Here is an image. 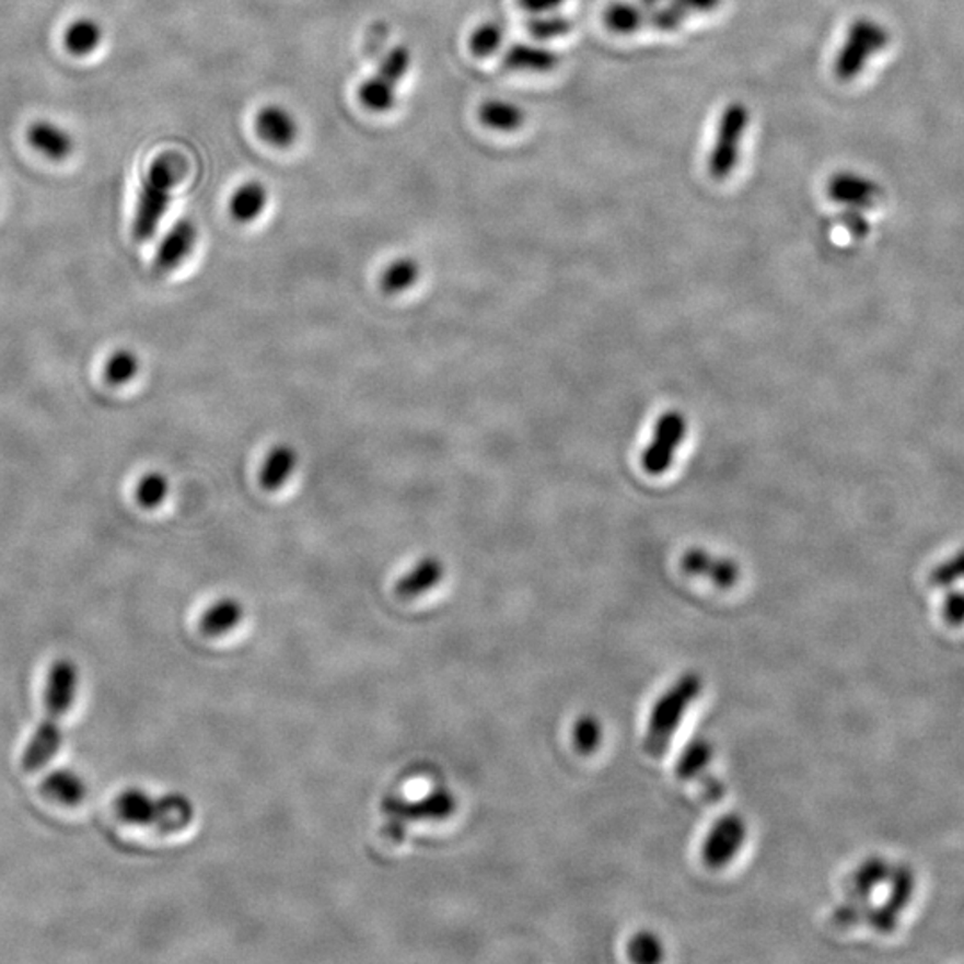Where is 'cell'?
Segmentation results:
<instances>
[{"instance_id":"e575fe53","label":"cell","mask_w":964,"mask_h":964,"mask_svg":"<svg viewBox=\"0 0 964 964\" xmlns=\"http://www.w3.org/2000/svg\"><path fill=\"white\" fill-rule=\"evenodd\" d=\"M841 220H844L845 228H847L856 237L867 236L868 231H870V225H868L864 214L861 213V209H845L844 214H841Z\"/></svg>"},{"instance_id":"484cf974","label":"cell","mask_w":964,"mask_h":964,"mask_svg":"<svg viewBox=\"0 0 964 964\" xmlns=\"http://www.w3.org/2000/svg\"><path fill=\"white\" fill-rule=\"evenodd\" d=\"M573 30L572 20L567 19L559 13H542L534 15L529 20L527 31L534 39L538 42H550V39L562 38Z\"/></svg>"},{"instance_id":"ffe728a7","label":"cell","mask_w":964,"mask_h":964,"mask_svg":"<svg viewBox=\"0 0 964 964\" xmlns=\"http://www.w3.org/2000/svg\"><path fill=\"white\" fill-rule=\"evenodd\" d=\"M243 606L236 599H222L214 602L200 618L204 635L220 636L233 630L242 622Z\"/></svg>"},{"instance_id":"8fae6325","label":"cell","mask_w":964,"mask_h":964,"mask_svg":"<svg viewBox=\"0 0 964 964\" xmlns=\"http://www.w3.org/2000/svg\"><path fill=\"white\" fill-rule=\"evenodd\" d=\"M195 243H197V229L194 223L189 220H181L175 223L158 248L154 270L158 274H169V271L179 268L194 251Z\"/></svg>"},{"instance_id":"8992f818","label":"cell","mask_w":964,"mask_h":964,"mask_svg":"<svg viewBox=\"0 0 964 964\" xmlns=\"http://www.w3.org/2000/svg\"><path fill=\"white\" fill-rule=\"evenodd\" d=\"M751 124V112L743 102H731L718 121L717 140L709 152L708 170L712 179L731 177L740 161V149Z\"/></svg>"},{"instance_id":"f1b7e54d","label":"cell","mask_w":964,"mask_h":964,"mask_svg":"<svg viewBox=\"0 0 964 964\" xmlns=\"http://www.w3.org/2000/svg\"><path fill=\"white\" fill-rule=\"evenodd\" d=\"M602 723L592 715L581 717L573 728V745L581 754H593L602 745Z\"/></svg>"},{"instance_id":"d590c367","label":"cell","mask_w":964,"mask_h":964,"mask_svg":"<svg viewBox=\"0 0 964 964\" xmlns=\"http://www.w3.org/2000/svg\"><path fill=\"white\" fill-rule=\"evenodd\" d=\"M516 2H519L520 10H524L525 13L542 15V13L558 10L565 0H516Z\"/></svg>"},{"instance_id":"52a82bcc","label":"cell","mask_w":964,"mask_h":964,"mask_svg":"<svg viewBox=\"0 0 964 964\" xmlns=\"http://www.w3.org/2000/svg\"><path fill=\"white\" fill-rule=\"evenodd\" d=\"M686 431H688V423L681 413H664L663 417L655 422L654 438L641 457L643 471L649 475H661L669 471L674 463L675 452L686 437Z\"/></svg>"},{"instance_id":"d4e9b609","label":"cell","mask_w":964,"mask_h":964,"mask_svg":"<svg viewBox=\"0 0 964 964\" xmlns=\"http://www.w3.org/2000/svg\"><path fill=\"white\" fill-rule=\"evenodd\" d=\"M715 757L711 743L704 737H697L684 748L677 762V776L681 779H702L706 768Z\"/></svg>"},{"instance_id":"7a4b0ae2","label":"cell","mask_w":964,"mask_h":964,"mask_svg":"<svg viewBox=\"0 0 964 964\" xmlns=\"http://www.w3.org/2000/svg\"><path fill=\"white\" fill-rule=\"evenodd\" d=\"M185 161L177 154H161L155 158L146 179L141 183L138 206H136L135 237L138 242H147L154 236L165 217L172 199V189L185 175Z\"/></svg>"},{"instance_id":"2e32d148","label":"cell","mask_w":964,"mask_h":964,"mask_svg":"<svg viewBox=\"0 0 964 964\" xmlns=\"http://www.w3.org/2000/svg\"><path fill=\"white\" fill-rule=\"evenodd\" d=\"M27 140L36 151L47 155L49 160L61 161L72 154L73 141L61 127L50 121H38L27 132Z\"/></svg>"},{"instance_id":"1f68e13d","label":"cell","mask_w":964,"mask_h":964,"mask_svg":"<svg viewBox=\"0 0 964 964\" xmlns=\"http://www.w3.org/2000/svg\"><path fill=\"white\" fill-rule=\"evenodd\" d=\"M138 369H140L138 358L132 352L120 350V352L107 359L104 373H106L107 383L120 386V384L129 383L138 373Z\"/></svg>"},{"instance_id":"cb8c5ba5","label":"cell","mask_w":964,"mask_h":964,"mask_svg":"<svg viewBox=\"0 0 964 964\" xmlns=\"http://www.w3.org/2000/svg\"><path fill=\"white\" fill-rule=\"evenodd\" d=\"M65 47L73 56H88L102 42L101 25L92 19H79L65 31Z\"/></svg>"},{"instance_id":"ba28073f","label":"cell","mask_w":964,"mask_h":964,"mask_svg":"<svg viewBox=\"0 0 964 964\" xmlns=\"http://www.w3.org/2000/svg\"><path fill=\"white\" fill-rule=\"evenodd\" d=\"M746 841L745 820L737 814H725L712 825L702 845L704 863L720 870L736 858Z\"/></svg>"},{"instance_id":"30bf717a","label":"cell","mask_w":964,"mask_h":964,"mask_svg":"<svg viewBox=\"0 0 964 964\" xmlns=\"http://www.w3.org/2000/svg\"><path fill=\"white\" fill-rule=\"evenodd\" d=\"M681 567L688 576L706 577L718 588H732L740 579V568L736 562L711 556L704 548H692L684 554Z\"/></svg>"},{"instance_id":"4dcf8cb0","label":"cell","mask_w":964,"mask_h":964,"mask_svg":"<svg viewBox=\"0 0 964 964\" xmlns=\"http://www.w3.org/2000/svg\"><path fill=\"white\" fill-rule=\"evenodd\" d=\"M686 16L688 13L681 5L675 4L674 0H670V2L650 8L647 13V24L652 25L654 30L670 33V31H677L684 24Z\"/></svg>"},{"instance_id":"3957f363","label":"cell","mask_w":964,"mask_h":964,"mask_svg":"<svg viewBox=\"0 0 964 964\" xmlns=\"http://www.w3.org/2000/svg\"><path fill=\"white\" fill-rule=\"evenodd\" d=\"M115 810L126 824L155 827L163 833L185 829L194 818V805L179 793L154 797L138 788L121 791L115 800Z\"/></svg>"},{"instance_id":"ac0fdd59","label":"cell","mask_w":964,"mask_h":964,"mask_svg":"<svg viewBox=\"0 0 964 964\" xmlns=\"http://www.w3.org/2000/svg\"><path fill=\"white\" fill-rule=\"evenodd\" d=\"M479 120L483 121V126L490 127L493 131L513 132L524 126L525 113L514 102L491 98L483 102V106L479 107Z\"/></svg>"},{"instance_id":"8d00e7d4","label":"cell","mask_w":964,"mask_h":964,"mask_svg":"<svg viewBox=\"0 0 964 964\" xmlns=\"http://www.w3.org/2000/svg\"><path fill=\"white\" fill-rule=\"evenodd\" d=\"M688 15L692 13H709L717 10L722 0H674Z\"/></svg>"},{"instance_id":"7402d4cb","label":"cell","mask_w":964,"mask_h":964,"mask_svg":"<svg viewBox=\"0 0 964 964\" xmlns=\"http://www.w3.org/2000/svg\"><path fill=\"white\" fill-rule=\"evenodd\" d=\"M420 279V265L413 257H398L384 268L379 279L381 290L388 295H398L417 284Z\"/></svg>"},{"instance_id":"4316f807","label":"cell","mask_w":964,"mask_h":964,"mask_svg":"<svg viewBox=\"0 0 964 964\" xmlns=\"http://www.w3.org/2000/svg\"><path fill=\"white\" fill-rule=\"evenodd\" d=\"M504 27L497 22H486L474 31L471 50L477 58H490L504 44Z\"/></svg>"},{"instance_id":"f546056e","label":"cell","mask_w":964,"mask_h":964,"mask_svg":"<svg viewBox=\"0 0 964 964\" xmlns=\"http://www.w3.org/2000/svg\"><path fill=\"white\" fill-rule=\"evenodd\" d=\"M627 954L635 963H655L663 960L664 949L658 936L652 932H638L629 941Z\"/></svg>"},{"instance_id":"ab89813d","label":"cell","mask_w":964,"mask_h":964,"mask_svg":"<svg viewBox=\"0 0 964 964\" xmlns=\"http://www.w3.org/2000/svg\"><path fill=\"white\" fill-rule=\"evenodd\" d=\"M663 2H666V0H640V4L647 8V10L654 8V5L663 4Z\"/></svg>"},{"instance_id":"f35d334b","label":"cell","mask_w":964,"mask_h":964,"mask_svg":"<svg viewBox=\"0 0 964 964\" xmlns=\"http://www.w3.org/2000/svg\"><path fill=\"white\" fill-rule=\"evenodd\" d=\"M946 618H949L950 624H961V620L964 618V596L963 595H952L946 602L945 609Z\"/></svg>"},{"instance_id":"44dd1931","label":"cell","mask_w":964,"mask_h":964,"mask_svg":"<svg viewBox=\"0 0 964 964\" xmlns=\"http://www.w3.org/2000/svg\"><path fill=\"white\" fill-rule=\"evenodd\" d=\"M647 8L635 2L618 0L604 11V24L616 34H632L647 24Z\"/></svg>"},{"instance_id":"9a60e30c","label":"cell","mask_w":964,"mask_h":964,"mask_svg":"<svg viewBox=\"0 0 964 964\" xmlns=\"http://www.w3.org/2000/svg\"><path fill=\"white\" fill-rule=\"evenodd\" d=\"M297 468V452L293 446L281 443L270 449L259 471V486L265 491H277L287 485Z\"/></svg>"},{"instance_id":"5bb4252c","label":"cell","mask_w":964,"mask_h":964,"mask_svg":"<svg viewBox=\"0 0 964 964\" xmlns=\"http://www.w3.org/2000/svg\"><path fill=\"white\" fill-rule=\"evenodd\" d=\"M558 65V54L542 45L514 44L504 54V67L516 72H550Z\"/></svg>"},{"instance_id":"4fadbf2b","label":"cell","mask_w":964,"mask_h":964,"mask_svg":"<svg viewBox=\"0 0 964 964\" xmlns=\"http://www.w3.org/2000/svg\"><path fill=\"white\" fill-rule=\"evenodd\" d=\"M445 576V567L443 562L432 556L420 559L415 567L400 577L397 582V595L403 599H417L423 593L431 592L432 588L440 584L441 579Z\"/></svg>"},{"instance_id":"83f0119b","label":"cell","mask_w":964,"mask_h":964,"mask_svg":"<svg viewBox=\"0 0 964 964\" xmlns=\"http://www.w3.org/2000/svg\"><path fill=\"white\" fill-rule=\"evenodd\" d=\"M169 495V480L160 472L143 475L136 486V500L146 509H155L163 504Z\"/></svg>"},{"instance_id":"74e56055","label":"cell","mask_w":964,"mask_h":964,"mask_svg":"<svg viewBox=\"0 0 964 964\" xmlns=\"http://www.w3.org/2000/svg\"><path fill=\"white\" fill-rule=\"evenodd\" d=\"M702 782V795L704 799L708 800V802H718V800L722 799L723 793V785L717 777L704 776L702 779H698Z\"/></svg>"},{"instance_id":"e0dca14e","label":"cell","mask_w":964,"mask_h":964,"mask_svg":"<svg viewBox=\"0 0 964 964\" xmlns=\"http://www.w3.org/2000/svg\"><path fill=\"white\" fill-rule=\"evenodd\" d=\"M267 204L268 191L265 185L251 181L234 191L229 202V211L237 223H253L262 217Z\"/></svg>"},{"instance_id":"6da1fadb","label":"cell","mask_w":964,"mask_h":964,"mask_svg":"<svg viewBox=\"0 0 964 964\" xmlns=\"http://www.w3.org/2000/svg\"><path fill=\"white\" fill-rule=\"evenodd\" d=\"M78 681V669L72 661L59 660L54 663L49 681H47V694H45L47 717L44 722L39 723V728L33 734V740L25 748L24 757H22V766L25 771L33 774V771L42 770L44 766L53 762V757L61 748V743H63L61 720L76 700Z\"/></svg>"},{"instance_id":"836d02e7","label":"cell","mask_w":964,"mask_h":964,"mask_svg":"<svg viewBox=\"0 0 964 964\" xmlns=\"http://www.w3.org/2000/svg\"><path fill=\"white\" fill-rule=\"evenodd\" d=\"M884 870H886L884 863H881L878 859H873L870 863L859 868L858 872H856V878H853V890L861 895V893L868 892L870 887L878 886L882 875H884Z\"/></svg>"},{"instance_id":"603a6c76","label":"cell","mask_w":964,"mask_h":964,"mask_svg":"<svg viewBox=\"0 0 964 964\" xmlns=\"http://www.w3.org/2000/svg\"><path fill=\"white\" fill-rule=\"evenodd\" d=\"M359 101L373 113H386L397 102V84L375 73L359 88Z\"/></svg>"},{"instance_id":"5b68a950","label":"cell","mask_w":964,"mask_h":964,"mask_svg":"<svg viewBox=\"0 0 964 964\" xmlns=\"http://www.w3.org/2000/svg\"><path fill=\"white\" fill-rule=\"evenodd\" d=\"M890 44V33L875 20L858 19L850 25L844 47L834 61V73L848 83L863 73L868 61Z\"/></svg>"},{"instance_id":"d6a6232c","label":"cell","mask_w":964,"mask_h":964,"mask_svg":"<svg viewBox=\"0 0 964 964\" xmlns=\"http://www.w3.org/2000/svg\"><path fill=\"white\" fill-rule=\"evenodd\" d=\"M409 67H411V53L404 45H397L384 56L383 61L379 65L378 73L398 84L406 78Z\"/></svg>"},{"instance_id":"7c38bea8","label":"cell","mask_w":964,"mask_h":964,"mask_svg":"<svg viewBox=\"0 0 964 964\" xmlns=\"http://www.w3.org/2000/svg\"><path fill=\"white\" fill-rule=\"evenodd\" d=\"M256 131L263 141H267L277 149H287L297 140L299 126H297L295 117L288 112L287 107L271 104L257 113Z\"/></svg>"},{"instance_id":"9c48e42d","label":"cell","mask_w":964,"mask_h":964,"mask_svg":"<svg viewBox=\"0 0 964 964\" xmlns=\"http://www.w3.org/2000/svg\"><path fill=\"white\" fill-rule=\"evenodd\" d=\"M827 194L845 208H870L881 197L878 183L856 172H838L831 177Z\"/></svg>"},{"instance_id":"277c9868","label":"cell","mask_w":964,"mask_h":964,"mask_svg":"<svg viewBox=\"0 0 964 964\" xmlns=\"http://www.w3.org/2000/svg\"><path fill=\"white\" fill-rule=\"evenodd\" d=\"M702 692V678L697 674H684L672 688L666 689L650 712L649 728L644 734V751L650 756L661 757L675 732L683 723L684 715L695 698Z\"/></svg>"},{"instance_id":"d6986e66","label":"cell","mask_w":964,"mask_h":964,"mask_svg":"<svg viewBox=\"0 0 964 964\" xmlns=\"http://www.w3.org/2000/svg\"><path fill=\"white\" fill-rule=\"evenodd\" d=\"M45 797L59 804L76 805L86 797V782L72 770H54L42 782Z\"/></svg>"}]
</instances>
